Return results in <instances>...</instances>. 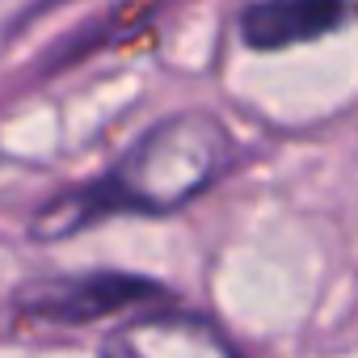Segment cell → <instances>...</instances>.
<instances>
[{"instance_id":"obj_2","label":"cell","mask_w":358,"mask_h":358,"mask_svg":"<svg viewBox=\"0 0 358 358\" xmlns=\"http://www.w3.org/2000/svg\"><path fill=\"white\" fill-rule=\"evenodd\" d=\"M156 295H160V282L143 274L93 270V274H68V278H47L26 287L17 295V312L47 324H93L101 316H118Z\"/></svg>"},{"instance_id":"obj_1","label":"cell","mask_w":358,"mask_h":358,"mask_svg":"<svg viewBox=\"0 0 358 358\" xmlns=\"http://www.w3.org/2000/svg\"><path fill=\"white\" fill-rule=\"evenodd\" d=\"M232 164V135L211 114H173L143 131L127 156L93 177L43 203L30 220L34 241H64L76 236L110 215H169L194 203L203 190L215 186Z\"/></svg>"},{"instance_id":"obj_3","label":"cell","mask_w":358,"mask_h":358,"mask_svg":"<svg viewBox=\"0 0 358 358\" xmlns=\"http://www.w3.org/2000/svg\"><path fill=\"white\" fill-rule=\"evenodd\" d=\"M101 358H241V354L203 316L148 312L110 329V337L101 341Z\"/></svg>"},{"instance_id":"obj_4","label":"cell","mask_w":358,"mask_h":358,"mask_svg":"<svg viewBox=\"0 0 358 358\" xmlns=\"http://www.w3.org/2000/svg\"><path fill=\"white\" fill-rule=\"evenodd\" d=\"M350 17V0H253L241 9V38L253 51H282L337 30Z\"/></svg>"}]
</instances>
